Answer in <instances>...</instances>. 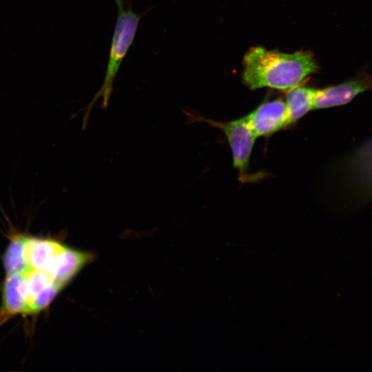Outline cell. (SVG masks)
<instances>
[{"instance_id": "cell-1", "label": "cell", "mask_w": 372, "mask_h": 372, "mask_svg": "<svg viewBox=\"0 0 372 372\" xmlns=\"http://www.w3.org/2000/svg\"><path fill=\"white\" fill-rule=\"evenodd\" d=\"M242 81L251 90H289L318 70L313 55L304 51L285 53L253 47L243 57Z\"/></svg>"}, {"instance_id": "cell-6", "label": "cell", "mask_w": 372, "mask_h": 372, "mask_svg": "<svg viewBox=\"0 0 372 372\" xmlns=\"http://www.w3.org/2000/svg\"><path fill=\"white\" fill-rule=\"evenodd\" d=\"M350 175L364 197L372 196V140L349 158Z\"/></svg>"}, {"instance_id": "cell-7", "label": "cell", "mask_w": 372, "mask_h": 372, "mask_svg": "<svg viewBox=\"0 0 372 372\" xmlns=\"http://www.w3.org/2000/svg\"><path fill=\"white\" fill-rule=\"evenodd\" d=\"M288 91L285 103L289 113L290 125H292L309 112L313 110L315 89L298 85Z\"/></svg>"}, {"instance_id": "cell-2", "label": "cell", "mask_w": 372, "mask_h": 372, "mask_svg": "<svg viewBox=\"0 0 372 372\" xmlns=\"http://www.w3.org/2000/svg\"><path fill=\"white\" fill-rule=\"evenodd\" d=\"M114 1L117 6L118 16L112 39L105 76L101 88L86 107L83 118L84 125L87 123L93 105L98 99H102L103 108L107 107L113 90L114 81L123 59L134 42L143 16V13L138 14L133 10L132 0Z\"/></svg>"}, {"instance_id": "cell-5", "label": "cell", "mask_w": 372, "mask_h": 372, "mask_svg": "<svg viewBox=\"0 0 372 372\" xmlns=\"http://www.w3.org/2000/svg\"><path fill=\"white\" fill-rule=\"evenodd\" d=\"M245 118L257 137L271 135L290 125L286 103L280 99L262 103Z\"/></svg>"}, {"instance_id": "cell-3", "label": "cell", "mask_w": 372, "mask_h": 372, "mask_svg": "<svg viewBox=\"0 0 372 372\" xmlns=\"http://www.w3.org/2000/svg\"><path fill=\"white\" fill-rule=\"evenodd\" d=\"M196 121H203L220 130L225 135L233 156V165L238 170L242 181L248 180V168L252 149L257 138L245 116L229 121H216L203 117L194 116Z\"/></svg>"}, {"instance_id": "cell-4", "label": "cell", "mask_w": 372, "mask_h": 372, "mask_svg": "<svg viewBox=\"0 0 372 372\" xmlns=\"http://www.w3.org/2000/svg\"><path fill=\"white\" fill-rule=\"evenodd\" d=\"M372 91V75L362 73L355 78L322 89H315L313 110L340 106L351 102L358 94Z\"/></svg>"}]
</instances>
